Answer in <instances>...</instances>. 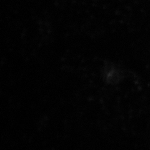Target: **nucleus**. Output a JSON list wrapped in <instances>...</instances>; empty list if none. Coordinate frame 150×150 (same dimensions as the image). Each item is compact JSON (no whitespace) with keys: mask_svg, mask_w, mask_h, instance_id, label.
I'll return each mask as SVG.
<instances>
[]
</instances>
